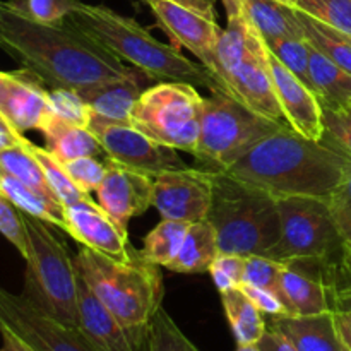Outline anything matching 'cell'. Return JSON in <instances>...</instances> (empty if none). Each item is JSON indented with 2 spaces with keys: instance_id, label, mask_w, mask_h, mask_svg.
I'll use <instances>...</instances> for the list:
<instances>
[{
  "instance_id": "obj_4",
  "label": "cell",
  "mask_w": 351,
  "mask_h": 351,
  "mask_svg": "<svg viewBox=\"0 0 351 351\" xmlns=\"http://www.w3.org/2000/svg\"><path fill=\"white\" fill-rule=\"evenodd\" d=\"M74 264L110 314L146 348L151 319L163 305L165 288L156 264L134 250L127 259H113L81 243Z\"/></svg>"
},
{
  "instance_id": "obj_11",
  "label": "cell",
  "mask_w": 351,
  "mask_h": 351,
  "mask_svg": "<svg viewBox=\"0 0 351 351\" xmlns=\"http://www.w3.org/2000/svg\"><path fill=\"white\" fill-rule=\"evenodd\" d=\"M0 319L34 351H95L77 328H71L34 307L23 293L0 287Z\"/></svg>"
},
{
  "instance_id": "obj_23",
  "label": "cell",
  "mask_w": 351,
  "mask_h": 351,
  "mask_svg": "<svg viewBox=\"0 0 351 351\" xmlns=\"http://www.w3.org/2000/svg\"><path fill=\"white\" fill-rule=\"evenodd\" d=\"M242 16L266 43L285 38H305L298 10L278 0H243Z\"/></svg>"
},
{
  "instance_id": "obj_39",
  "label": "cell",
  "mask_w": 351,
  "mask_h": 351,
  "mask_svg": "<svg viewBox=\"0 0 351 351\" xmlns=\"http://www.w3.org/2000/svg\"><path fill=\"white\" fill-rule=\"evenodd\" d=\"M287 264L281 261H274L266 256H249L245 257V269H243V283L249 287L264 288L281 298L280 278ZM283 302V300H281Z\"/></svg>"
},
{
  "instance_id": "obj_31",
  "label": "cell",
  "mask_w": 351,
  "mask_h": 351,
  "mask_svg": "<svg viewBox=\"0 0 351 351\" xmlns=\"http://www.w3.org/2000/svg\"><path fill=\"white\" fill-rule=\"evenodd\" d=\"M27 141L29 139H26V143L21 144V146H14L9 147V149L0 151V167L9 171L10 175H14L17 180H21L27 187L33 189V191L40 192L45 197L58 202L55 194L51 192L50 185H48V180L45 177V171L41 168L40 161L27 149Z\"/></svg>"
},
{
  "instance_id": "obj_34",
  "label": "cell",
  "mask_w": 351,
  "mask_h": 351,
  "mask_svg": "<svg viewBox=\"0 0 351 351\" xmlns=\"http://www.w3.org/2000/svg\"><path fill=\"white\" fill-rule=\"evenodd\" d=\"M266 47L288 71L293 72L302 82H305L311 88V82H308V53H311V43L305 38H285V40L267 41Z\"/></svg>"
},
{
  "instance_id": "obj_51",
  "label": "cell",
  "mask_w": 351,
  "mask_h": 351,
  "mask_svg": "<svg viewBox=\"0 0 351 351\" xmlns=\"http://www.w3.org/2000/svg\"><path fill=\"white\" fill-rule=\"evenodd\" d=\"M9 79H10V72L0 71V93H2V89L5 88V84L9 82Z\"/></svg>"
},
{
  "instance_id": "obj_42",
  "label": "cell",
  "mask_w": 351,
  "mask_h": 351,
  "mask_svg": "<svg viewBox=\"0 0 351 351\" xmlns=\"http://www.w3.org/2000/svg\"><path fill=\"white\" fill-rule=\"evenodd\" d=\"M64 167L72 182L86 194L98 191L106 175V165L99 163L96 156L77 158L64 163Z\"/></svg>"
},
{
  "instance_id": "obj_41",
  "label": "cell",
  "mask_w": 351,
  "mask_h": 351,
  "mask_svg": "<svg viewBox=\"0 0 351 351\" xmlns=\"http://www.w3.org/2000/svg\"><path fill=\"white\" fill-rule=\"evenodd\" d=\"M243 269H245V257L219 252V256L209 267V274H211L219 293H223V291L242 287Z\"/></svg>"
},
{
  "instance_id": "obj_8",
  "label": "cell",
  "mask_w": 351,
  "mask_h": 351,
  "mask_svg": "<svg viewBox=\"0 0 351 351\" xmlns=\"http://www.w3.org/2000/svg\"><path fill=\"white\" fill-rule=\"evenodd\" d=\"M204 98L189 82H158L144 89L130 123L158 144L195 154Z\"/></svg>"
},
{
  "instance_id": "obj_6",
  "label": "cell",
  "mask_w": 351,
  "mask_h": 351,
  "mask_svg": "<svg viewBox=\"0 0 351 351\" xmlns=\"http://www.w3.org/2000/svg\"><path fill=\"white\" fill-rule=\"evenodd\" d=\"M27 252L23 295L50 317L79 329V273L47 223L23 213Z\"/></svg>"
},
{
  "instance_id": "obj_33",
  "label": "cell",
  "mask_w": 351,
  "mask_h": 351,
  "mask_svg": "<svg viewBox=\"0 0 351 351\" xmlns=\"http://www.w3.org/2000/svg\"><path fill=\"white\" fill-rule=\"evenodd\" d=\"M146 351H201L161 305L147 329Z\"/></svg>"
},
{
  "instance_id": "obj_14",
  "label": "cell",
  "mask_w": 351,
  "mask_h": 351,
  "mask_svg": "<svg viewBox=\"0 0 351 351\" xmlns=\"http://www.w3.org/2000/svg\"><path fill=\"white\" fill-rule=\"evenodd\" d=\"M225 84L250 110L273 122L288 125L274 91L267 47L257 33H254L245 55L225 75Z\"/></svg>"
},
{
  "instance_id": "obj_37",
  "label": "cell",
  "mask_w": 351,
  "mask_h": 351,
  "mask_svg": "<svg viewBox=\"0 0 351 351\" xmlns=\"http://www.w3.org/2000/svg\"><path fill=\"white\" fill-rule=\"evenodd\" d=\"M12 9L45 24L64 23L74 12L79 0H7Z\"/></svg>"
},
{
  "instance_id": "obj_10",
  "label": "cell",
  "mask_w": 351,
  "mask_h": 351,
  "mask_svg": "<svg viewBox=\"0 0 351 351\" xmlns=\"http://www.w3.org/2000/svg\"><path fill=\"white\" fill-rule=\"evenodd\" d=\"M88 129L99 141L108 160L141 173L154 178L163 171L187 168L177 149L149 139L130 122H117L91 112Z\"/></svg>"
},
{
  "instance_id": "obj_9",
  "label": "cell",
  "mask_w": 351,
  "mask_h": 351,
  "mask_svg": "<svg viewBox=\"0 0 351 351\" xmlns=\"http://www.w3.org/2000/svg\"><path fill=\"white\" fill-rule=\"evenodd\" d=\"M278 208L281 235L267 257L288 264L293 261H329L341 252L345 242L332 221L326 199L280 197Z\"/></svg>"
},
{
  "instance_id": "obj_46",
  "label": "cell",
  "mask_w": 351,
  "mask_h": 351,
  "mask_svg": "<svg viewBox=\"0 0 351 351\" xmlns=\"http://www.w3.org/2000/svg\"><path fill=\"white\" fill-rule=\"evenodd\" d=\"M26 143V137L0 113V151L9 149V147L21 146Z\"/></svg>"
},
{
  "instance_id": "obj_35",
  "label": "cell",
  "mask_w": 351,
  "mask_h": 351,
  "mask_svg": "<svg viewBox=\"0 0 351 351\" xmlns=\"http://www.w3.org/2000/svg\"><path fill=\"white\" fill-rule=\"evenodd\" d=\"M332 221L338 228L345 245L351 249V156L346 154L345 173L338 187L326 197Z\"/></svg>"
},
{
  "instance_id": "obj_12",
  "label": "cell",
  "mask_w": 351,
  "mask_h": 351,
  "mask_svg": "<svg viewBox=\"0 0 351 351\" xmlns=\"http://www.w3.org/2000/svg\"><path fill=\"white\" fill-rule=\"evenodd\" d=\"M215 194V173L204 168L170 170L153 178V206L161 219L195 223L208 218Z\"/></svg>"
},
{
  "instance_id": "obj_26",
  "label": "cell",
  "mask_w": 351,
  "mask_h": 351,
  "mask_svg": "<svg viewBox=\"0 0 351 351\" xmlns=\"http://www.w3.org/2000/svg\"><path fill=\"white\" fill-rule=\"evenodd\" d=\"M308 82L322 108L351 105V74L315 50L312 45L308 53Z\"/></svg>"
},
{
  "instance_id": "obj_44",
  "label": "cell",
  "mask_w": 351,
  "mask_h": 351,
  "mask_svg": "<svg viewBox=\"0 0 351 351\" xmlns=\"http://www.w3.org/2000/svg\"><path fill=\"white\" fill-rule=\"evenodd\" d=\"M243 290V293L254 302L257 308L263 312L267 317H276V315H288L287 307L281 302V298L276 293L269 290H264V288L257 287H249V285H242L240 287Z\"/></svg>"
},
{
  "instance_id": "obj_22",
  "label": "cell",
  "mask_w": 351,
  "mask_h": 351,
  "mask_svg": "<svg viewBox=\"0 0 351 351\" xmlns=\"http://www.w3.org/2000/svg\"><path fill=\"white\" fill-rule=\"evenodd\" d=\"M141 77H146V74L136 71L125 77L96 82L75 91L81 95L91 112L117 122H130L132 106L144 91Z\"/></svg>"
},
{
  "instance_id": "obj_27",
  "label": "cell",
  "mask_w": 351,
  "mask_h": 351,
  "mask_svg": "<svg viewBox=\"0 0 351 351\" xmlns=\"http://www.w3.org/2000/svg\"><path fill=\"white\" fill-rule=\"evenodd\" d=\"M219 295L237 345H257L267 329L266 315L243 293L242 288L223 291Z\"/></svg>"
},
{
  "instance_id": "obj_43",
  "label": "cell",
  "mask_w": 351,
  "mask_h": 351,
  "mask_svg": "<svg viewBox=\"0 0 351 351\" xmlns=\"http://www.w3.org/2000/svg\"><path fill=\"white\" fill-rule=\"evenodd\" d=\"M324 113V136L351 156V106L322 108Z\"/></svg>"
},
{
  "instance_id": "obj_1",
  "label": "cell",
  "mask_w": 351,
  "mask_h": 351,
  "mask_svg": "<svg viewBox=\"0 0 351 351\" xmlns=\"http://www.w3.org/2000/svg\"><path fill=\"white\" fill-rule=\"evenodd\" d=\"M0 48L50 89H81L139 71L123 65L117 55L69 19L57 24L38 23L3 0H0Z\"/></svg>"
},
{
  "instance_id": "obj_50",
  "label": "cell",
  "mask_w": 351,
  "mask_h": 351,
  "mask_svg": "<svg viewBox=\"0 0 351 351\" xmlns=\"http://www.w3.org/2000/svg\"><path fill=\"white\" fill-rule=\"evenodd\" d=\"M221 3L226 10V17L239 16V14H242L243 0H221Z\"/></svg>"
},
{
  "instance_id": "obj_7",
  "label": "cell",
  "mask_w": 351,
  "mask_h": 351,
  "mask_svg": "<svg viewBox=\"0 0 351 351\" xmlns=\"http://www.w3.org/2000/svg\"><path fill=\"white\" fill-rule=\"evenodd\" d=\"M285 123L259 115L225 91H211L201 112L195 160L208 171H225L259 141L278 132Z\"/></svg>"
},
{
  "instance_id": "obj_53",
  "label": "cell",
  "mask_w": 351,
  "mask_h": 351,
  "mask_svg": "<svg viewBox=\"0 0 351 351\" xmlns=\"http://www.w3.org/2000/svg\"><path fill=\"white\" fill-rule=\"evenodd\" d=\"M278 2H281V3H287V5H290V7H295V9H297V3H298V0H278Z\"/></svg>"
},
{
  "instance_id": "obj_47",
  "label": "cell",
  "mask_w": 351,
  "mask_h": 351,
  "mask_svg": "<svg viewBox=\"0 0 351 351\" xmlns=\"http://www.w3.org/2000/svg\"><path fill=\"white\" fill-rule=\"evenodd\" d=\"M0 338H2L0 351H34L19 335H17V332L12 331L2 319H0Z\"/></svg>"
},
{
  "instance_id": "obj_5",
  "label": "cell",
  "mask_w": 351,
  "mask_h": 351,
  "mask_svg": "<svg viewBox=\"0 0 351 351\" xmlns=\"http://www.w3.org/2000/svg\"><path fill=\"white\" fill-rule=\"evenodd\" d=\"M215 173L208 221L215 226L221 254L269 256L281 235L278 199L230 175Z\"/></svg>"
},
{
  "instance_id": "obj_20",
  "label": "cell",
  "mask_w": 351,
  "mask_h": 351,
  "mask_svg": "<svg viewBox=\"0 0 351 351\" xmlns=\"http://www.w3.org/2000/svg\"><path fill=\"white\" fill-rule=\"evenodd\" d=\"M280 293L288 315H315L332 311L331 291L317 271H305L295 263H288L280 278Z\"/></svg>"
},
{
  "instance_id": "obj_3",
  "label": "cell",
  "mask_w": 351,
  "mask_h": 351,
  "mask_svg": "<svg viewBox=\"0 0 351 351\" xmlns=\"http://www.w3.org/2000/svg\"><path fill=\"white\" fill-rule=\"evenodd\" d=\"M69 21L120 60L139 69L146 77L160 82H189L209 91L230 93L225 82L204 65L192 62L177 47L156 40L132 17L122 16L105 5L77 2Z\"/></svg>"
},
{
  "instance_id": "obj_36",
  "label": "cell",
  "mask_w": 351,
  "mask_h": 351,
  "mask_svg": "<svg viewBox=\"0 0 351 351\" xmlns=\"http://www.w3.org/2000/svg\"><path fill=\"white\" fill-rule=\"evenodd\" d=\"M297 9L351 36V0H298Z\"/></svg>"
},
{
  "instance_id": "obj_45",
  "label": "cell",
  "mask_w": 351,
  "mask_h": 351,
  "mask_svg": "<svg viewBox=\"0 0 351 351\" xmlns=\"http://www.w3.org/2000/svg\"><path fill=\"white\" fill-rule=\"evenodd\" d=\"M257 348L261 351H298L295 343L283 332L273 328H267L263 338L257 341Z\"/></svg>"
},
{
  "instance_id": "obj_30",
  "label": "cell",
  "mask_w": 351,
  "mask_h": 351,
  "mask_svg": "<svg viewBox=\"0 0 351 351\" xmlns=\"http://www.w3.org/2000/svg\"><path fill=\"white\" fill-rule=\"evenodd\" d=\"M191 223L161 219L146 237L144 245L139 250L141 256L151 264L167 267L180 250Z\"/></svg>"
},
{
  "instance_id": "obj_52",
  "label": "cell",
  "mask_w": 351,
  "mask_h": 351,
  "mask_svg": "<svg viewBox=\"0 0 351 351\" xmlns=\"http://www.w3.org/2000/svg\"><path fill=\"white\" fill-rule=\"evenodd\" d=\"M237 351H261L257 348V345H239Z\"/></svg>"
},
{
  "instance_id": "obj_19",
  "label": "cell",
  "mask_w": 351,
  "mask_h": 351,
  "mask_svg": "<svg viewBox=\"0 0 351 351\" xmlns=\"http://www.w3.org/2000/svg\"><path fill=\"white\" fill-rule=\"evenodd\" d=\"M79 331L95 351H146L79 276Z\"/></svg>"
},
{
  "instance_id": "obj_28",
  "label": "cell",
  "mask_w": 351,
  "mask_h": 351,
  "mask_svg": "<svg viewBox=\"0 0 351 351\" xmlns=\"http://www.w3.org/2000/svg\"><path fill=\"white\" fill-rule=\"evenodd\" d=\"M0 192H3L5 197L24 215L65 230L64 206L27 187L2 167H0Z\"/></svg>"
},
{
  "instance_id": "obj_40",
  "label": "cell",
  "mask_w": 351,
  "mask_h": 351,
  "mask_svg": "<svg viewBox=\"0 0 351 351\" xmlns=\"http://www.w3.org/2000/svg\"><path fill=\"white\" fill-rule=\"evenodd\" d=\"M0 233L16 247L23 259H26L27 252H29V243H27L23 213L5 197L3 192H0Z\"/></svg>"
},
{
  "instance_id": "obj_38",
  "label": "cell",
  "mask_w": 351,
  "mask_h": 351,
  "mask_svg": "<svg viewBox=\"0 0 351 351\" xmlns=\"http://www.w3.org/2000/svg\"><path fill=\"white\" fill-rule=\"evenodd\" d=\"M48 105L50 112L58 119L65 120L74 125L88 127L91 108L86 105L75 89L69 88H51L48 89Z\"/></svg>"
},
{
  "instance_id": "obj_49",
  "label": "cell",
  "mask_w": 351,
  "mask_h": 351,
  "mask_svg": "<svg viewBox=\"0 0 351 351\" xmlns=\"http://www.w3.org/2000/svg\"><path fill=\"white\" fill-rule=\"evenodd\" d=\"M335 312L336 328H338L341 339L346 348L351 351V311H332Z\"/></svg>"
},
{
  "instance_id": "obj_55",
  "label": "cell",
  "mask_w": 351,
  "mask_h": 351,
  "mask_svg": "<svg viewBox=\"0 0 351 351\" xmlns=\"http://www.w3.org/2000/svg\"><path fill=\"white\" fill-rule=\"evenodd\" d=\"M350 106H351V105H350Z\"/></svg>"
},
{
  "instance_id": "obj_32",
  "label": "cell",
  "mask_w": 351,
  "mask_h": 351,
  "mask_svg": "<svg viewBox=\"0 0 351 351\" xmlns=\"http://www.w3.org/2000/svg\"><path fill=\"white\" fill-rule=\"evenodd\" d=\"M26 146L27 149L33 153V156L40 161L51 192H53L57 201L60 202L64 208L65 206L77 204V202H95L91 197H89V194L82 192L81 189L72 182V178L69 177L67 170H65L64 163L58 161L50 151H47L45 147L36 146V144H33L31 141H27Z\"/></svg>"
},
{
  "instance_id": "obj_21",
  "label": "cell",
  "mask_w": 351,
  "mask_h": 351,
  "mask_svg": "<svg viewBox=\"0 0 351 351\" xmlns=\"http://www.w3.org/2000/svg\"><path fill=\"white\" fill-rule=\"evenodd\" d=\"M267 328L288 336L298 351H350L336 328L332 311L315 315H276L269 317Z\"/></svg>"
},
{
  "instance_id": "obj_29",
  "label": "cell",
  "mask_w": 351,
  "mask_h": 351,
  "mask_svg": "<svg viewBox=\"0 0 351 351\" xmlns=\"http://www.w3.org/2000/svg\"><path fill=\"white\" fill-rule=\"evenodd\" d=\"M298 10V9H297ZM305 40L322 55L351 74V36L298 10Z\"/></svg>"
},
{
  "instance_id": "obj_48",
  "label": "cell",
  "mask_w": 351,
  "mask_h": 351,
  "mask_svg": "<svg viewBox=\"0 0 351 351\" xmlns=\"http://www.w3.org/2000/svg\"><path fill=\"white\" fill-rule=\"evenodd\" d=\"M182 7L194 10V12L202 14L209 19L216 21V0H171Z\"/></svg>"
},
{
  "instance_id": "obj_54",
  "label": "cell",
  "mask_w": 351,
  "mask_h": 351,
  "mask_svg": "<svg viewBox=\"0 0 351 351\" xmlns=\"http://www.w3.org/2000/svg\"><path fill=\"white\" fill-rule=\"evenodd\" d=\"M348 250H350V252H351V249H348Z\"/></svg>"
},
{
  "instance_id": "obj_24",
  "label": "cell",
  "mask_w": 351,
  "mask_h": 351,
  "mask_svg": "<svg viewBox=\"0 0 351 351\" xmlns=\"http://www.w3.org/2000/svg\"><path fill=\"white\" fill-rule=\"evenodd\" d=\"M40 130L47 144L45 149L50 151L62 163L84 156H99L105 153L99 141L89 132L88 127L69 123L55 117L53 113L47 117Z\"/></svg>"
},
{
  "instance_id": "obj_18",
  "label": "cell",
  "mask_w": 351,
  "mask_h": 351,
  "mask_svg": "<svg viewBox=\"0 0 351 351\" xmlns=\"http://www.w3.org/2000/svg\"><path fill=\"white\" fill-rule=\"evenodd\" d=\"M43 81L27 69L10 72V79L0 93V113L24 134L26 130H40L50 115L48 89Z\"/></svg>"
},
{
  "instance_id": "obj_13",
  "label": "cell",
  "mask_w": 351,
  "mask_h": 351,
  "mask_svg": "<svg viewBox=\"0 0 351 351\" xmlns=\"http://www.w3.org/2000/svg\"><path fill=\"white\" fill-rule=\"evenodd\" d=\"M143 2H146L153 16L156 17L158 24L163 27L177 48L185 47L191 50L199 58V62L221 81L218 65V40L221 27L218 26V21L209 19L171 0H143Z\"/></svg>"
},
{
  "instance_id": "obj_25",
  "label": "cell",
  "mask_w": 351,
  "mask_h": 351,
  "mask_svg": "<svg viewBox=\"0 0 351 351\" xmlns=\"http://www.w3.org/2000/svg\"><path fill=\"white\" fill-rule=\"evenodd\" d=\"M219 256L218 235L208 219L191 223L180 250L167 269L180 274L209 273V267Z\"/></svg>"
},
{
  "instance_id": "obj_2",
  "label": "cell",
  "mask_w": 351,
  "mask_h": 351,
  "mask_svg": "<svg viewBox=\"0 0 351 351\" xmlns=\"http://www.w3.org/2000/svg\"><path fill=\"white\" fill-rule=\"evenodd\" d=\"M345 165L346 153L326 136L312 141L291 127H283L219 173L263 189L276 199H326L341 182Z\"/></svg>"
},
{
  "instance_id": "obj_15",
  "label": "cell",
  "mask_w": 351,
  "mask_h": 351,
  "mask_svg": "<svg viewBox=\"0 0 351 351\" xmlns=\"http://www.w3.org/2000/svg\"><path fill=\"white\" fill-rule=\"evenodd\" d=\"M96 202L127 235L130 219L153 206V177L108 160L106 175L96 191Z\"/></svg>"
},
{
  "instance_id": "obj_17",
  "label": "cell",
  "mask_w": 351,
  "mask_h": 351,
  "mask_svg": "<svg viewBox=\"0 0 351 351\" xmlns=\"http://www.w3.org/2000/svg\"><path fill=\"white\" fill-rule=\"evenodd\" d=\"M65 232L81 245L113 259H127L129 237L123 235L98 202H77L64 208Z\"/></svg>"
},
{
  "instance_id": "obj_16",
  "label": "cell",
  "mask_w": 351,
  "mask_h": 351,
  "mask_svg": "<svg viewBox=\"0 0 351 351\" xmlns=\"http://www.w3.org/2000/svg\"><path fill=\"white\" fill-rule=\"evenodd\" d=\"M267 60H269L276 98L288 125L307 139H324V113L314 91L293 72L288 71L269 50H267Z\"/></svg>"
}]
</instances>
